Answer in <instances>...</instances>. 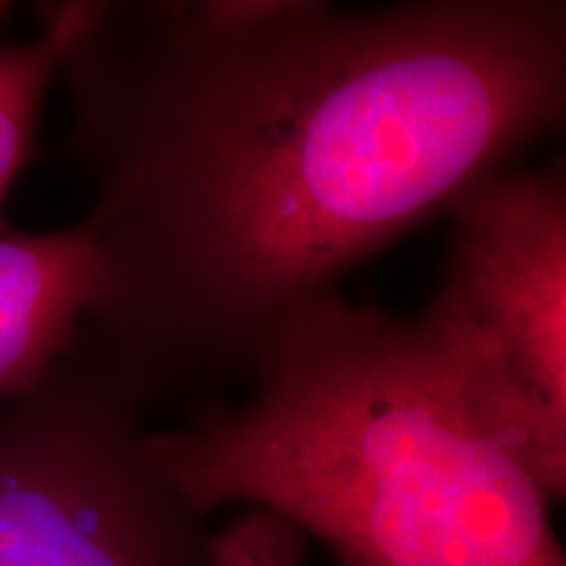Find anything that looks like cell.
I'll list each match as a JSON object with an SVG mask.
<instances>
[{"label":"cell","instance_id":"cell-1","mask_svg":"<svg viewBox=\"0 0 566 566\" xmlns=\"http://www.w3.org/2000/svg\"><path fill=\"white\" fill-rule=\"evenodd\" d=\"M87 321L142 407L247 378L292 310L566 113L564 0L76 3Z\"/></svg>","mask_w":566,"mask_h":566},{"label":"cell","instance_id":"cell-2","mask_svg":"<svg viewBox=\"0 0 566 566\" xmlns=\"http://www.w3.org/2000/svg\"><path fill=\"white\" fill-rule=\"evenodd\" d=\"M247 378L239 407L145 433L192 512L250 504L342 566H566L551 501L430 302L401 317L317 296L273 325Z\"/></svg>","mask_w":566,"mask_h":566},{"label":"cell","instance_id":"cell-3","mask_svg":"<svg viewBox=\"0 0 566 566\" xmlns=\"http://www.w3.org/2000/svg\"><path fill=\"white\" fill-rule=\"evenodd\" d=\"M142 405L74 349L0 412V566H210L202 516L145 457Z\"/></svg>","mask_w":566,"mask_h":566},{"label":"cell","instance_id":"cell-4","mask_svg":"<svg viewBox=\"0 0 566 566\" xmlns=\"http://www.w3.org/2000/svg\"><path fill=\"white\" fill-rule=\"evenodd\" d=\"M454 231L430 304L480 405L546 499L566 491V166L485 176L449 208Z\"/></svg>","mask_w":566,"mask_h":566},{"label":"cell","instance_id":"cell-5","mask_svg":"<svg viewBox=\"0 0 566 566\" xmlns=\"http://www.w3.org/2000/svg\"><path fill=\"white\" fill-rule=\"evenodd\" d=\"M97 281L101 254L87 221L0 233V405L34 391L74 349Z\"/></svg>","mask_w":566,"mask_h":566},{"label":"cell","instance_id":"cell-6","mask_svg":"<svg viewBox=\"0 0 566 566\" xmlns=\"http://www.w3.org/2000/svg\"><path fill=\"white\" fill-rule=\"evenodd\" d=\"M63 45V32L42 17L38 40L0 48V205L32 155L40 105L61 71Z\"/></svg>","mask_w":566,"mask_h":566},{"label":"cell","instance_id":"cell-7","mask_svg":"<svg viewBox=\"0 0 566 566\" xmlns=\"http://www.w3.org/2000/svg\"><path fill=\"white\" fill-rule=\"evenodd\" d=\"M210 566H304V535L281 516L250 509L208 535Z\"/></svg>","mask_w":566,"mask_h":566}]
</instances>
